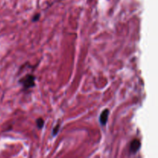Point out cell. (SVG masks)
<instances>
[{
    "mask_svg": "<svg viewBox=\"0 0 158 158\" xmlns=\"http://www.w3.org/2000/svg\"><path fill=\"white\" fill-rule=\"evenodd\" d=\"M35 80H36V78L33 74L28 73L22 78H20V80L18 82L23 86V90L26 91L29 89H32L35 86Z\"/></svg>",
    "mask_w": 158,
    "mask_h": 158,
    "instance_id": "obj_1",
    "label": "cell"
},
{
    "mask_svg": "<svg viewBox=\"0 0 158 158\" xmlns=\"http://www.w3.org/2000/svg\"><path fill=\"white\" fill-rule=\"evenodd\" d=\"M141 148V143L138 139H134L130 143L129 152L131 154H136Z\"/></svg>",
    "mask_w": 158,
    "mask_h": 158,
    "instance_id": "obj_2",
    "label": "cell"
},
{
    "mask_svg": "<svg viewBox=\"0 0 158 158\" xmlns=\"http://www.w3.org/2000/svg\"><path fill=\"white\" fill-rule=\"evenodd\" d=\"M110 114V110L108 109H105L104 110H103L100 114V117H99V122H100V124L101 125V127H105L108 121V117H109Z\"/></svg>",
    "mask_w": 158,
    "mask_h": 158,
    "instance_id": "obj_3",
    "label": "cell"
},
{
    "mask_svg": "<svg viewBox=\"0 0 158 158\" xmlns=\"http://www.w3.org/2000/svg\"><path fill=\"white\" fill-rule=\"evenodd\" d=\"M35 123H36L37 128L40 130V129H42L43 127H44L45 121H44V120H43V118L40 117V118L36 119V120H35Z\"/></svg>",
    "mask_w": 158,
    "mask_h": 158,
    "instance_id": "obj_4",
    "label": "cell"
},
{
    "mask_svg": "<svg viewBox=\"0 0 158 158\" xmlns=\"http://www.w3.org/2000/svg\"><path fill=\"white\" fill-rule=\"evenodd\" d=\"M60 123H57V124L55 126V127L52 129V137H56V136L58 134L59 131H60Z\"/></svg>",
    "mask_w": 158,
    "mask_h": 158,
    "instance_id": "obj_5",
    "label": "cell"
},
{
    "mask_svg": "<svg viewBox=\"0 0 158 158\" xmlns=\"http://www.w3.org/2000/svg\"><path fill=\"white\" fill-rule=\"evenodd\" d=\"M40 15H41V14H40V13L35 14V15H33V17H32V23H36V22H38L39 20H40Z\"/></svg>",
    "mask_w": 158,
    "mask_h": 158,
    "instance_id": "obj_6",
    "label": "cell"
}]
</instances>
